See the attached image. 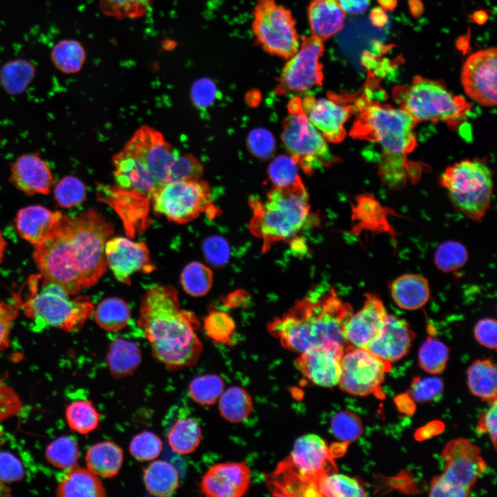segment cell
Listing matches in <instances>:
<instances>
[{"label": "cell", "instance_id": "6da1fadb", "mask_svg": "<svg viewBox=\"0 0 497 497\" xmlns=\"http://www.w3.org/2000/svg\"><path fill=\"white\" fill-rule=\"evenodd\" d=\"M113 233L110 222L94 209L64 214L50 236L34 246V262L44 280L75 295L104 274L105 246Z\"/></svg>", "mask_w": 497, "mask_h": 497}, {"label": "cell", "instance_id": "7a4b0ae2", "mask_svg": "<svg viewBox=\"0 0 497 497\" xmlns=\"http://www.w3.org/2000/svg\"><path fill=\"white\" fill-rule=\"evenodd\" d=\"M138 325L154 358L170 369L194 365L203 349L195 333L199 322L181 308L177 291L170 285L149 287L141 302Z\"/></svg>", "mask_w": 497, "mask_h": 497}, {"label": "cell", "instance_id": "3957f363", "mask_svg": "<svg viewBox=\"0 0 497 497\" xmlns=\"http://www.w3.org/2000/svg\"><path fill=\"white\" fill-rule=\"evenodd\" d=\"M352 314L351 306L333 289L315 287L267 328L283 347L302 353L333 343L344 346V327Z\"/></svg>", "mask_w": 497, "mask_h": 497}, {"label": "cell", "instance_id": "277c9868", "mask_svg": "<svg viewBox=\"0 0 497 497\" xmlns=\"http://www.w3.org/2000/svg\"><path fill=\"white\" fill-rule=\"evenodd\" d=\"M358 114L350 130L349 135L354 139L378 144L382 150L380 168L391 166L383 177L387 180L391 170L396 174L398 169L401 175L405 168L406 156L417 146L414 131L416 122L405 110L389 104L370 101L365 98L359 100ZM386 170L382 172V175Z\"/></svg>", "mask_w": 497, "mask_h": 497}, {"label": "cell", "instance_id": "5b68a950", "mask_svg": "<svg viewBox=\"0 0 497 497\" xmlns=\"http://www.w3.org/2000/svg\"><path fill=\"white\" fill-rule=\"evenodd\" d=\"M253 217L249 231L262 240V251L275 243L293 240L310 215L309 195L301 179L286 187H273L265 200L249 199Z\"/></svg>", "mask_w": 497, "mask_h": 497}, {"label": "cell", "instance_id": "8992f818", "mask_svg": "<svg viewBox=\"0 0 497 497\" xmlns=\"http://www.w3.org/2000/svg\"><path fill=\"white\" fill-rule=\"evenodd\" d=\"M334 453L318 435L299 437L288 457L270 475L271 490L280 496H318L319 480L336 471Z\"/></svg>", "mask_w": 497, "mask_h": 497}, {"label": "cell", "instance_id": "52a82bcc", "mask_svg": "<svg viewBox=\"0 0 497 497\" xmlns=\"http://www.w3.org/2000/svg\"><path fill=\"white\" fill-rule=\"evenodd\" d=\"M392 97L398 108L418 123L442 122L456 130L469 116L472 106L462 97L454 95L438 81L415 77L407 86H396Z\"/></svg>", "mask_w": 497, "mask_h": 497}, {"label": "cell", "instance_id": "ba28073f", "mask_svg": "<svg viewBox=\"0 0 497 497\" xmlns=\"http://www.w3.org/2000/svg\"><path fill=\"white\" fill-rule=\"evenodd\" d=\"M439 182L454 207L480 222L490 208L494 182L491 170L482 159H464L447 166Z\"/></svg>", "mask_w": 497, "mask_h": 497}, {"label": "cell", "instance_id": "9c48e42d", "mask_svg": "<svg viewBox=\"0 0 497 497\" xmlns=\"http://www.w3.org/2000/svg\"><path fill=\"white\" fill-rule=\"evenodd\" d=\"M445 461L442 473L433 477L430 496L465 497L469 495L487 464L480 449L469 440L459 438L448 442L442 450Z\"/></svg>", "mask_w": 497, "mask_h": 497}, {"label": "cell", "instance_id": "30bf717a", "mask_svg": "<svg viewBox=\"0 0 497 497\" xmlns=\"http://www.w3.org/2000/svg\"><path fill=\"white\" fill-rule=\"evenodd\" d=\"M61 286L44 280V284L24 304L28 317L37 323L72 331L79 329L92 315L94 306L86 296L72 298Z\"/></svg>", "mask_w": 497, "mask_h": 497}, {"label": "cell", "instance_id": "8fae6325", "mask_svg": "<svg viewBox=\"0 0 497 497\" xmlns=\"http://www.w3.org/2000/svg\"><path fill=\"white\" fill-rule=\"evenodd\" d=\"M289 115L282 123V139L298 166L308 175L337 162L322 135L309 121L295 97L288 105Z\"/></svg>", "mask_w": 497, "mask_h": 497}, {"label": "cell", "instance_id": "7c38bea8", "mask_svg": "<svg viewBox=\"0 0 497 497\" xmlns=\"http://www.w3.org/2000/svg\"><path fill=\"white\" fill-rule=\"evenodd\" d=\"M153 211L177 224L188 223L202 213L215 214L209 184L200 178L161 184L151 197Z\"/></svg>", "mask_w": 497, "mask_h": 497}, {"label": "cell", "instance_id": "4fadbf2b", "mask_svg": "<svg viewBox=\"0 0 497 497\" xmlns=\"http://www.w3.org/2000/svg\"><path fill=\"white\" fill-rule=\"evenodd\" d=\"M252 30L256 42L266 52L289 59L298 51L300 40L290 10L276 0H257Z\"/></svg>", "mask_w": 497, "mask_h": 497}, {"label": "cell", "instance_id": "5bb4252c", "mask_svg": "<svg viewBox=\"0 0 497 497\" xmlns=\"http://www.w3.org/2000/svg\"><path fill=\"white\" fill-rule=\"evenodd\" d=\"M324 41L310 35L300 39L296 53L289 58L277 78L275 93L302 92L322 84Z\"/></svg>", "mask_w": 497, "mask_h": 497}, {"label": "cell", "instance_id": "9a60e30c", "mask_svg": "<svg viewBox=\"0 0 497 497\" xmlns=\"http://www.w3.org/2000/svg\"><path fill=\"white\" fill-rule=\"evenodd\" d=\"M390 364L366 349L350 345L342 357L338 384L349 394L368 396L381 386Z\"/></svg>", "mask_w": 497, "mask_h": 497}, {"label": "cell", "instance_id": "2e32d148", "mask_svg": "<svg viewBox=\"0 0 497 497\" xmlns=\"http://www.w3.org/2000/svg\"><path fill=\"white\" fill-rule=\"evenodd\" d=\"M139 160L159 184L168 182L170 170L179 153L153 127L138 128L123 148Z\"/></svg>", "mask_w": 497, "mask_h": 497}, {"label": "cell", "instance_id": "e0dca14e", "mask_svg": "<svg viewBox=\"0 0 497 497\" xmlns=\"http://www.w3.org/2000/svg\"><path fill=\"white\" fill-rule=\"evenodd\" d=\"M497 55L495 48L471 54L462 68L460 81L467 96L485 107L496 105Z\"/></svg>", "mask_w": 497, "mask_h": 497}, {"label": "cell", "instance_id": "ac0fdd59", "mask_svg": "<svg viewBox=\"0 0 497 497\" xmlns=\"http://www.w3.org/2000/svg\"><path fill=\"white\" fill-rule=\"evenodd\" d=\"M329 98L317 99L306 96L301 99L302 110L309 121L332 143L341 142L347 135L345 124L354 112H358L356 101L353 104L334 94Z\"/></svg>", "mask_w": 497, "mask_h": 497}, {"label": "cell", "instance_id": "d6986e66", "mask_svg": "<svg viewBox=\"0 0 497 497\" xmlns=\"http://www.w3.org/2000/svg\"><path fill=\"white\" fill-rule=\"evenodd\" d=\"M105 257L117 280L127 285L130 284V276L135 273H149L155 269L146 244L128 237L109 238L105 246Z\"/></svg>", "mask_w": 497, "mask_h": 497}, {"label": "cell", "instance_id": "ffe728a7", "mask_svg": "<svg viewBox=\"0 0 497 497\" xmlns=\"http://www.w3.org/2000/svg\"><path fill=\"white\" fill-rule=\"evenodd\" d=\"M344 351L338 343L313 347L300 353L295 365L314 384L332 387L338 384Z\"/></svg>", "mask_w": 497, "mask_h": 497}, {"label": "cell", "instance_id": "44dd1931", "mask_svg": "<svg viewBox=\"0 0 497 497\" xmlns=\"http://www.w3.org/2000/svg\"><path fill=\"white\" fill-rule=\"evenodd\" d=\"M362 309L353 313L344 327L347 342L355 347L367 349L380 333L388 313L382 301L376 295L365 294Z\"/></svg>", "mask_w": 497, "mask_h": 497}, {"label": "cell", "instance_id": "7402d4cb", "mask_svg": "<svg viewBox=\"0 0 497 497\" xmlns=\"http://www.w3.org/2000/svg\"><path fill=\"white\" fill-rule=\"evenodd\" d=\"M251 471L244 462H223L213 465L203 476L201 489L211 497H240L247 491Z\"/></svg>", "mask_w": 497, "mask_h": 497}, {"label": "cell", "instance_id": "603a6c76", "mask_svg": "<svg viewBox=\"0 0 497 497\" xmlns=\"http://www.w3.org/2000/svg\"><path fill=\"white\" fill-rule=\"evenodd\" d=\"M112 162L116 189L151 202L160 184L144 164L123 149L113 156Z\"/></svg>", "mask_w": 497, "mask_h": 497}, {"label": "cell", "instance_id": "cb8c5ba5", "mask_svg": "<svg viewBox=\"0 0 497 497\" xmlns=\"http://www.w3.org/2000/svg\"><path fill=\"white\" fill-rule=\"evenodd\" d=\"M10 183L26 195H48L54 184L48 164L36 153L19 156L12 164Z\"/></svg>", "mask_w": 497, "mask_h": 497}, {"label": "cell", "instance_id": "d4e9b609", "mask_svg": "<svg viewBox=\"0 0 497 497\" xmlns=\"http://www.w3.org/2000/svg\"><path fill=\"white\" fill-rule=\"evenodd\" d=\"M414 338L415 333L405 319L388 313L380 333L366 349L391 363L407 354Z\"/></svg>", "mask_w": 497, "mask_h": 497}, {"label": "cell", "instance_id": "484cf974", "mask_svg": "<svg viewBox=\"0 0 497 497\" xmlns=\"http://www.w3.org/2000/svg\"><path fill=\"white\" fill-rule=\"evenodd\" d=\"M64 215L42 205L23 207L15 217V226L19 235L34 246L44 242L59 225Z\"/></svg>", "mask_w": 497, "mask_h": 497}, {"label": "cell", "instance_id": "4316f807", "mask_svg": "<svg viewBox=\"0 0 497 497\" xmlns=\"http://www.w3.org/2000/svg\"><path fill=\"white\" fill-rule=\"evenodd\" d=\"M307 14L311 35L324 41L343 28L346 14L338 0H311Z\"/></svg>", "mask_w": 497, "mask_h": 497}, {"label": "cell", "instance_id": "83f0119b", "mask_svg": "<svg viewBox=\"0 0 497 497\" xmlns=\"http://www.w3.org/2000/svg\"><path fill=\"white\" fill-rule=\"evenodd\" d=\"M392 299L400 309L416 310L429 301L428 280L421 275L407 273L395 279L390 285Z\"/></svg>", "mask_w": 497, "mask_h": 497}, {"label": "cell", "instance_id": "f1b7e54d", "mask_svg": "<svg viewBox=\"0 0 497 497\" xmlns=\"http://www.w3.org/2000/svg\"><path fill=\"white\" fill-rule=\"evenodd\" d=\"M57 495L61 497H102L106 490L97 476L88 469L74 467L58 476Z\"/></svg>", "mask_w": 497, "mask_h": 497}, {"label": "cell", "instance_id": "f546056e", "mask_svg": "<svg viewBox=\"0 0 497 497\" xmlns=\"http://www.w3.org/2000/svg\"><path fill=\"white\" fill-rule=\"evenodd\" d=\"M122 462V449L110 441L95 444L88 449L86 454L88 469L97 476L104 478L116 476Z\"/></svg>", "mask_w": 497, "mask_h": 497}, {"label": "cell", "instance_id": "4dcf8cb0", "mask_svg": "<svg viewBox=\"0 0 497 497\" xmlns=\"http://www.w3.org/2000/svg\"><path fill=\"white\" fill-rule=\"evenodd\" d=\"M141 360L139 347L135 342L123 338H117L110 344L106 355L110 373L116 378L131 374Z\"/></svg>", "mask_w": 497, "mask_h": 497}, {"label": "cell", "instance_id": "1f68e13d", "mask_svg": "<svg viewBox=\"0 0 497 497\" xmlns=\"http://www.w3.org/2000/svg\"><path fill=\"white\" fill-rule=\"evenodd\" d=\"M144 483L153 496L166 497L172 495L179 485V475L175 467L165 460H156L144 471Z\"/></svg>", "mask_w": 497, "mask_h": 497}, {"label": "cell", "instance_id": "d6a6232c", "mask_svg": "<svg viewBox=\"0 0 497 497\" xmlns=\"http://www.w3.org/2000/svg\"><path fill=\"white\" fill-rule=\"evenodd\" d=\"M37 69L30 61L23 58L9 60L0 68V83L11 95L22 94L35 79Z\"/></svg>", "mask_w": 497, "mask_h": 497}, {"label": "cell", "instance_id": "836d02e7", "mask_svg": "<svg viewBox=\"0 0 497 497\" xmlns=\"http://www.w3.org/2000/svg\"><path fill=\"white\" fill-rule=\"evenodd\" d=\"M496 368L489 360H477L467 370L470 391L483 401L496 400Z\"/></svg>", "mask_w": 497, "mask_h": 497}, {"label": "cell", "instance_id": "e575fe53", "mask_svg": "<svg viewBox=\"0 0 497 497\" xmlns=\"http://www.w3.org/2000/svg\"><path fill=\"white\" fill-rule=\"evenodd\" d=\"M50 60L59 72L70 75L78 72L86 58L84 47L74 39H64L57 42L51 49Z\"/></svg>", "mask_w": 497, "mask_h": 497}, {"label": "cell", "instance_id": "d590c367", "mask_svg": "<svg viewBox=\"0 0 497 497\" xmlns=\"http://www.w3.org/2000/svg\"><path fill=\"white\" fill-rule=\"evenodd\" d=\"M201 436L199 424L191 418H181L177 420L167 434L170 448L181 454L193 452L200 442Z\"/></svg>", "mask_w": 497, "mask_h": 497}, {"label": "cell", "instance_id": "8d00e7d4", "mask_svg": "<svg viewBox=\"0 0 497 497\" xmlns=\"http://www.w3.org/2000/svg\"><path fill=\"white\" fill-rule=\"evenodd\" d=\"M130 318L127 303L116 297L102 300L95 311L97 324L107 331H117L124 329Z\"/></svg>", "mask_w": 497, "mask_h": 497}, {"label": "cell", "instance_id": "74e56055", "mask_svg": "<svg viewBox=\"0 0 497 497\" xmlns=\"http://www.w3.org/2000/svg\"><path fill=\"white\" fill-rule=\"evenodd\" d=\"M219 410L222 416L231 422H240L251 412L253 402L249 393L240 387H231L219 398Z\"/></svg>", "mask_w": 497, "mask_h": 497}, {"label": "cell", "instance_id": "f35d334b", "mask_svg": "<svg viewBox=\"0 0 497 497\" xmlns=\"http://www.w3.org/2000/svg\"><path fill=\"white\" fill-rule=\"evenodd\" d=\"M367 495L359 480L336 471L322 477L317 485L318 496L362 497Z\"/></svg>", "mask_w": 497, "mask_h": 497}, {"label": "cell", "instance_id": "ab89813d", "mask_svg": "<svg viewBox=\"0 0 497 497\" xmlns=\"http://www.w3.org/2000/svg\"><path fill=\"white\" fill-rule=\"evenodd\" d=\"M66 418L72 430L88 434L98 427L99 415L90 401L77 400L67 406Z\"/></svg>", "mask_w": 497, "mask_h": 497}, {"label": "cell", "instance_id": "60d3db41", "mask_svg": "<svg viewBox=\"0 0 497 497\" xmlns=\"http://www.w3.org/2000/svg\"><path fill=\"white\" fill-rule=\"evenodd\" d=\"M213 282L211 269L199 262H192L183 269L180 282L184 291L193 297L206 295Z\"/></svg>", "mask_w": 497, "mask_h": 497}, {"label": "cell", "instance_id": "b9f144b4", "mask_svg": "<svg viewBox=\"0 0 497 497\" xmlns=\"http://www.w3.org/2000/svg\"><path fill=\"white\" fill-rule=\"evenodd\" d=\"M79 447L71 437L61 436L50 443L45 452L46 460L54 467L67 470L76 467Z\"/></svg>", "mask_w": 497, "mask_h": 497}, {"label": "cell", "instance_id": "7bdbcfd3", "mask_svg": "<svg viewBox=\"0 0 497 497\" xmlns=\"http://www.w3.org/2000/svg\"><path fill=\"white\" fill-rule=\"evenodd\" d=\"M449 358L447 347L441 341L428 337L420 348L418 361L421 368L431 374L441 373Z\"/></svg>", "mask_w": 497, "mask_h": 497}, {"label": "cell", "instance_id": "ee69618b", "mask_svg": "<svg viewBox=\"0 0 497 497\" xmlns=\"http://www.w3.org/2000/svg\"><path fill=\"white\" fill-rule=\"evenodd\" d=\"M224 383L215 374L202 376L193 379L189 384L192 399L202 405L214 404L224 391Z\"/></svg>", "mask_w": 497, "mask_h": 497}, {"label": "cell", "instance_id": "f6af8a7d", "mask_svg": "<svg viewBox=\"0 0 497 497\" xmlns=\"http://www.w3.org/2000/svg\"><path fill=\"white\" fill-rule=\"evenodd\" d=\"M153 0H99L101 12L117 19H137L146 14Z\"/></svg>", "mask_w": 497, "mask_h": 497}, {"label": "cell", "instance_id": "bcb514c9", "mask_svg": "<svg viewBox=\"0 0 497 497\" xmlns=\"http://www.w3.org/2000/svg\"><path fill=\"white\" fill-rule=\"evenodd\" d=\"M53 195L59 206L64 208L75 207L86 199V186L77 177L66 176L55 185Z\"/></svg>", "mask_w": 497, "mask_h": 497}, {"label": "cell", "instance_id": "7dc6e473", "mask_svg": "<svg viewBox=\"0 0 497 497\" xmlns=\"http://www.w3.org/2000/svg\"><path fill=\"white\" fill-rule=\"evenodd\" d=\"M468 253L460 242L447 241L441 244L436 249L434 262L438 269L443 272L455 271L467 262Z\"/></svg>", "mask_w": 497, "mask_h": 497}, {"label": "cell", "instance_id": "c3c4849f", "mask_svg": "<svg viewBox=\"0 0 497 497\" xmlns=\"http://www.w3.org/2000/svg\"><path fill=\"white\" fill-rule=\"evenodd\" d=\"M235 329V324L233 319L226 311L214 310L204 318L206 333L217 343L230 344Z\"/></svg>", "mask_w": 497, "mask_h": 497}, {"label": "cell", "instance_id": "681fc988", "mask_svg": "<svg viewBox=\"0 0 497 497\" xmlns=\"http://www.w3.org/2000/svg\"><path fill=\"white\" fill-rule=\"evenodd\" d=\"M332 433L344 442L356 440L362 433L363 427L360 418L350 411H342L335 413L331 420Z\"/></svg>", "mask_w": 497, "mask_h": 497}, {"label": "cell", "instance_id": "f907efd6", "mask_svg": "<svg viewBox=\"0 0 497 497\" xmlns=\"http://www.w3.org/2000/svg\"><path fill=\"white\" fill-rule=\"evenodd\" d=\"M298 164L289 155H280L270 164L268 174L273 187L289 186L300 179Z\"/></svg>", "mask_w": 497, "mask_h": 497}, {"label": "cell", "instance_id": "816d5d0a", "mask_svg": "<svg viewBox=\"0 0 497 497\" xmlns=\"http://www.w3.org/2000/svg\"><path fill=\"white\" fill-rule=\"evenodd\" d=\"M131 455L139 461L156 458L162 450V442L154 433L142 431L133 437L130 444Z\"/></svg>", "mask_w": 497, "mask_h": 497}, {"label": "cell", "instance_id": "f5cc1de1", "mask_svg": "<svg viewBox=\"0 0 497 497\" xmlns=\"http://www.w3.org/2000/svg\"><path fill=\"white\" fill-rule=\"evenodd\" d=\"M204 168L200 161L193 154H179L172 166L168 182L186 179L200 178Z\"/></svg>", "mask_w": 497, "mask_h": 497}, {"label": "cell", "instance_id": "db71d44e", "mask_svg": "<svg viewBox=\"0 0 497 497\" xmlns=\"http://www.w3.org/2000/svg\"><path fill=\"white\" fill-rule=\"evenodd\" d=\"M202 251L206 260L215 266L225 265L231 255L228 243L224 237L218 235L206 238L202 243Z\"/></svg>", "mask_w": 497, "mask_h": 497}, {"label": "cell", "instance_id": "11a10c76", "mask_svg": "<svg viewBox=\"0 0 497 497\" xmlns=\"http://www.w3.org/2000/svg\"><path fill=\"white\" fill-rule=\"evenodd\" d=\"M247 144L249 150L261 159H268L274 154L276 142L273 135L267 130L255 128L250 132Z\"/></svg>", "mask_w": 497, "mask_h": 497}, {"label": "cell", "instance_id": "9f6ffc18", "mask_svg": "<svg viewBox=\"0 0 497 497\" xmlns=\"http://www.w3.org/2000/svg\"><path fill=\"white\" fill-rule=\"evenodd\" d=\"M443 388V381L438 377L416 378L412 382L410 393L416 402H425L439 396Z\"/></svg>", "mask_w": 497, "mask_h": 497}, {"label": "cell", "instance_id": "6f0895ef", "mask_svg": "<svg viewBox=\"0 0 497 497\" xmlns=\"http://www.w3.org/2000/svg\"><path fill=\"white\" fill-rule=\"evenodd\" d=\"M217 88L215 83L207 77L196 80L191 89V97L194 105L199 108L210 106L215 100Z\"/></svg>", "mask_w": 497, "mask_h": 497}, {"label": "cell", "instance_id": "680465c9", "mask_svg": "<svg viewBox=\"0 0 497 497\" xmlns=\"http://www.w3.org/2000/svg\"><path fill=\"white\" fill-rule=\"evenodd\" d=\"M24 469L20 460L8 451L0 452V480L13 483L22 480Z\"/></svg>", "mask_w": 497, "mask_h": 497}, {"label": "cell", "instance_id": "91938a15", "mask_svg": "<svg viewBox=\"0 0 497 497\" xmlns=\"http://www.w3.org/2000/svg\"><path fill=\"white\" fill-rule=\"evenodd\" d=\"M17 309L0 298V351L9 347L10 333Z\"/></svg>", "mask_w": 497, "mask_h": 497}, {"label": "cell", "instance_id": "94428289", "mask_svg": "<svg viewBox=\"0 0 497 497\" xmlns=\"http://www.w3.org/2000/svg\"><path fill=\"white\" fill-rule=\"evenodd\" d=\"M496 321L491 318H484L475 325L474 333L476 340L483 346L496 349Z\"/></svg>", "mask_w": 497, "mask_h": 497}, {"label": "cell", "instance_id": "6125c7cd", "mask_svg": "<svg viewBox=\"0 0 497 497\" xmlns=\"http://www.w3.org/2000/svg\"><path fill=\"white\" fill-rule=\"evenodd\" d=\"M491 405L479 418L476 430L479 434L488 433L494 449L496 448V400L491 402Z\"/></svg>", "mask_w": 497, "mask_h": 497}, {"label": "cell", "instance_id": "be15d7a7", "mask_svg": "<svg viewBox=\"0 0 497 497\" xmlns=\"http://www.w3.org/2000/svg\"><path fill=\"white\" fill-rule=\"evenodd\" d=\"M338 2L345 14L358 16L368 10L371 0H338Z\"/></svg>", "mask_w": 497, "mask_h": 497}, {"label": "cell", "instance_id": "e7e4bbea", "mask_svg": "<svg viewBox=\"0 0 497 497\" xmlns=\"http://www.w3.org/2000/svg\"><path fill=\"white\" fill-rule=\"evenodd\" d=\"M248 297V293L244 290H236L222 299L223 304L228 308L235 309L241 306Z\"/></svg>", "mask_w": 497, "mask_h": 497}, {"label": "cell", "instance_id": "03108f58", "mask_svg": "<svg viewBox=\"0 0 497 497\" xmlns=\"http://www.w3.org/2000/svg\"><path fill=\"white\" fill-rule=\"evenodd\" d=\"M6 241L4 239L2 233L0 231V264L1 263L3 257L5 255L6 250Z\"/></svg>", "mask_w": 497, "mask_h": 497}, {"label": "cell", "instance_id": "003e7915", "mask_svg": "<svg viewBox=\"0 0 497 497\" xmlns=\"http://www.w3.org/2000/svg\"><path fill=\"white\" fill-rule=\"evenodd\" d=\"M10 493V490L6 487L3 482L0 480V496H8Z\"/></svg>", "mask_w": 497, "mask_h": 497}]
</instances>
